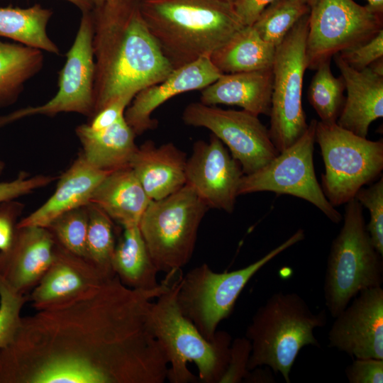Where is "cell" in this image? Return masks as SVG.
Wrapping results in <instances>:
<instances>
[{
	"label": "cell",
	"instance_id": "6da1fadb",
	"mask_svg": "<svg viewBox=\"0 0 383 383\" xmlns=\"http://www.w3.org/2000/svg\"><path fill=\"white\" fill-rule=\"evenodd\" d=\"M144 290L115 274L91 293L22 317L0 350V383H163L169 363L150 322L170 287Z\"/></svg>",
	"mask_w": 383,
	"mask_h": 383
},
{
	"label": "cell",
	"instance_id": "7a4b0ae2",
	"mask_svg": "<svg viewBox=\"0 0 383 383\" xmlns=\"http://www.w3.org/2000/svg\"><path fill=\"white\" fill-rule=\"evenodd\" d=\"M95 72L94 113L134 96L173 70L150 33L137 3L111 0L91 10Z\"/></svg>",
	"mask_w": 383,
	"mask_h": 383
},
{
	"label": "cell",
	"instance_id": "3957f363",
	"mask_svg": "<svg viewBox=\"0 0 383 383\" xmlns=\"http://www.w3.org/2000/svg\"><path fill=\"white\" fill-rule=\"evenodd\" d=\"M138 4L172 69L210 57L245 26L233 5L223 0H150Z\"/></svg>",
	"mask_w": 383,
	"mask_h": 383
},
{
	"label": "cell",
	"instance_id": "277c9868",
	"mask_svg": "<svg viewBox=\"0 0 383 383\" xmlns=\"http://www.w3.org/2000/svg\"><path fill=\"white\" fill-rule=\"evenodd\" d=\"M182 274L153 301L150 322L167 357V379L171 383H219L230 358L231 335L217 331L205 338L179 308L177 296Z\"/></svg>",
	"mask_w": 383,
	"mask_h": 383
},
{
	"label": "cell",
	"instance_id": "5b68a950",
	"mask_svg": "<svg viewBox=\"0 0 383 383\" xmlns=\"http://www.w3.org/2000/svg\"><path fill=\"white\" fill-rule=\"evenodd\" d=\"M326 321L325 309L313 313L296 293L272 294L257 309L246 329L245 337L251 343L248 370L267 366L290 383L291 370L301 350L306 345L321 348L313 331Z\"/></svg>",
	"mask_w": 383,
	"mask_h": 383
},
{
	"label": "cell",
	"instance_id": "8992f818",
	"mask_svg": "<svg viewBox=\"0 0 383 383\" xmlns=\"http://www.w3.org/2000/svg\"><path fill=\"white\" fill-rule=\"evenodd\" d=\"M343 226L333 239L323 282L325 305L335 318L362 290L381 287L383 260L366 228L362 205L345 204Z\"/></svg>",
	"mask_w": 383,
	"mask_h": 383
},
{
	"label": "cell",
	"instance_id": "52a82bcc",
	"mask_svg": "<svg viewBox=\"0 0 383 383\" xmlns=\"http://www.w3.org/2000/svg\"><path fill=\"white\" fill-rule=\"evenodd\" d=\"M303 229L297 230L282 243L248 266L224 272H213L201 264L181 276L177 296L183 315L203 336L212 340L219 323L233 312L241 292L251 278L279 254L303 240Z\"/></svg>",
	"mask_w": 383,
	"mask_h": 383
},
{
	"label": "cell",
	"instance_id": "ba28073f",
	"mask_svg": "<svg viewBox=\"0 0 383 383\" xmlns=\"http://www.w3.org/2000/svg\"><path fill=\"white\" fill-rule=\"evenodd\" d=\"M208 209L187 184L163 199L151 200L138 226L159 272H177L189 262Z\"/></svg>",
	"mask_w": 383,
	"mask_h": 383
},
{
	"label": "cell",
	"instance_id": "9c48e42d",
	"mask_svg": "<svg viewBox=\"0 0 383 383\" xmlns=\"http://www.w3.org/2000/svg\"><path fill=\"white\" fill-rule=\"evenodd\" d=\"M316 142L325 166L321 189L334 206L355 198L363 186L380 177L383 141H374L343 129L336 123L317 121Z\"/></svg>",
	"mask_w": 383,
	"mask_h": 383
},
{
	"label": "cell",
	"instance_id": "30bf717a",
	"mask_svg": "<svg viewBox=\"0 0 383 383\" xmlns=\"http://www.w3.org/2000/svg\"><path fill=\"white\" fill-rule=\"evenodd\" d=\"M309 16H304L275 49L269 131L279 152L296 142L309 125L302 106Z\"/></svg>",
	"mask_w": 383,
	"mask_h": 383
},
{
	"label": "cell",
	"instance_id": "8fae6325",
	"mask_svg": "<svg viewBox=\"0 0 383 383\" xmlns=\"http://www.w3.org/2000/svg\"><path fill=\"white\" fill-rule=\"evenodd\" d=\"M316 123V119L311 120L299 140L267 165L243 174L238 196L259 192L289 194L310 202L332 222L340 223L342 215L326 197L315 174L313 155Z\"/></svg>",
	"mask_w": 383,
	"mask_h": 383
},
{
	"label": "cell",
	"instance_id": "7c38bea8",
	"mask_svg": "<svg viewBox=\"0 0 383 383\" xmlns=\"http://www.w3.org/2000/svg\"><path fill=\"white\" fill-rule=\"evenodd\" d=\"M383 29L382 14L353 0H318L310 8L307 68L316 70L336 54L367 42Z\"/></svg>",
	"mask_w": 383,
	"mask_h": 383
},
{
	"label": "cell",
	"instance_id": "4fadbf2b",
	"mask_svg": "<svg viewBox=\"0 0 383 383\" xmlns=\"http://www.w3.org/2000/svg\"><path fill=\"white\" fill-rule=\"evenodd\" d=\"M82 13L76 36L59 72L55 95L42 105L28 106L0 116V128L34 115L54 116L60 113L73 112L92 117L95 72L92 18L91 11Z\"/></svg>",
	"mask_w": 383,
	"mask_h": 383
},
{
	"label": "cell",
	"instance_id": "5bb4252c",
	"mask_svg": "<svg viewBox=\"0 0 383 383\" xmlns=\"http://www.w3.org/2000/svg\"><path fill=\"white\" fill-rule=\"evenodd\" d=\"M182 120L188 126L209 130L240 162L244 174L258 170L279 153L269 129L257 116L246 111L192 102L184 109Z\"/></svg>",
	"mask_w": 383,
	"mask_h": 383
},
{
	"label": "cell",
	"instance_id": "9a60e30c",
	"mask_svg": "<svg viewBox=\"0 0 383 383\" xmlns=\"http://www.w3.org/2000/svg\"><path fill=\"white\" fill-rule=\"evenodd\" d=\"M243 174L240 162L212 133L208 142L194 143L187 160L186 184L193 188L209 209L231 213Z\"/></svg>",
	"mask_w": 383,
	"mask_h": 383
},
{
	"label": "cell",
	"instance_id": "2e32d148",
	"mask_svg": "<svg viewBox=\"0 0 383 383\" xmlns=\"http://www.w3.org/2000/svg\"><path fill=\"white\" fill-rule=\"evenodd\" d=\"M335 318L328 346L353 358L383 360V289L362 290Z\"/></svg>",
	"mask_w": 383,
	"mask_h": 383
},
{
	"label": "cell",
	"instance_id": "e0dca14e",
	"mask_svg": "<svg viewBox=\"0 0 383 383\" xmlns=\"http://www.w3.org/2000/svg\"><path fill=\"white\" fill-rule=\"evenodd\" d=\"M110 277L86 257L55 242L52 262L30 291L29 300L37 311L55 307L91 293Z\"/></svg>",
	"mask_w": 383,
	"mask_h": 383
},
{
	"label": "cell",
	"instance_id": "ac0fdd59",
	"mask_svg": "<svg viewBox=\"0 0 383 383\" xmlns=\"http://www.w3.org/2000/svg\"><path fill=\"white\" fill-rule=\"evenodd\" d=\"M221 74L210 57L173 69L162 81L137 93L126 109L124 118L136 135H142L157 126L152 114L162 104L184 92L201 90Z\"/></svg>",
	"mask_w": 383,
	"mask_h": 383
},
{
	"label": "cell",
	"instance_id": "d6986e66",
	"mask_svg": "<svg viewBox=\"0 0 383 383\" xmlns=\"http://www.w3.org/2000/svg\"><path fill=\"white\" fill-rule=\"evenodd\" d=\"M55 245L48 228L16 225L10 246L0 251V277L15 292L27 295L52 262Z\"/></svg>",
	"mask_w": 383,
	"mask_h": 383
},
{
	"label": "cell",
	"instance_id": "ffe728a7",
	"mask_svg": "<svg viewBox=\"0 0 383 383\" xmlns=\"http://www.w3.org/2000/svg\"><path fill=\"white\" fill-rule=\"evenodd\" d=\"M333 57L347 92L336 123L367 138L371 123L383 117V57L362 70L350 67L338 54Z\"/></svg>",
	"mask_w": 383,
	"mask_h": 383
},
{
	"label": "cell",
	"instance_id": "44dd1931",
	"mask_svg": "<svg viewBox=\"0 0 383 383\" xmlns=\"http://www.w3.org/2000/svg\"><path fill=\"white\" fill-rule=\"evenodd\" d=\"M187 155L172 143L138 146L129 167L151 200L163 199L186 184Z\"/></svg>",
	"mask_w": 383,
	"mask_h": 383
},
{
	"label": "cell",
	"instance_id": "7402d4cb",
	"mask_svg": "<svg viewBox=\"0 0 383 383\" xmlns=\"http://www.w3.org/2000/svg\"><path fill=\"white\" fill-rule=\"evenodd\" d=\"M110 172L93 167L80 153L60 177L53 194L41 206L18 222L17 226L46 228L60 215L87 206L97 186Z\"/></svg>",
	"mask_w": 383,
	"mask_h": 383
},
{
	"label": "cell",
	"instance_id": "603a6c76",
	"mask_svg": "<svg viewBox=\"0 0 383 383\" xmlns=\"http://www.w3.org/2000/svg\"><path fill=\"white\" fill-rule=\"evenodd\" d=\"M272 82V68L223 74L200 90V102L209 106H237L257 116H270Z\"/></svg>",
	"mask_w": 383,
	"mask_h": 383
},
{
	"label": "cell",
	"instance_id": "cb8c5ba5",
	"mask_svg": "<svg viewBox=\"0 0 383 383\" xmlns=\"http://www.w3.org/2000/svg\"><path fill=\"white\" fill-rule=\"evenodd\" d=\"M150 201L130 167L109 173L90 199L121 227L138 225Z\"/></svg>",
	"mask_w": 383,
	"mask_h": 383
},
{
	"label": "cell",
	"instance_id": "d4e9b609",
	"mask_svg": "<svg viewBox=\"0 0 383 383\" xmlns=\"http://www.w3.org/2000/svg\"><path fill=\"white\" fill-rule=\"evenodd\" d=\"M84 159L93 167L108 172L129 167L137 149L135 133L124 116L112 126L94 131L87 123L76 128Z\"/></svg>",
	"mask_w": 383,
	"mask_h": 383
},
{
	"label": "cell",
	"instance_id": "484cf974",
	"mask_svg": "<svg viewBox=\"0 0 383 383\" xmlns=\"http://www.w3.org/2000/svg\"><path fill=\"white\" fill-rule=\"evenodd\" d=\"M116 243L112 267L114 273L126 286L137 289L157 288L159 272L155 265L138 225L122 227Z\"/></svg>",
	"mask_w": 383,
	"mask_h": 383
},
{
	"label": "cell",
	"instance_id": "4316f807",
	"mask_svg": "<svg viewBox=\"0 0 383 383\" xmlns=\"http://www.w3.org/2000/svg\"><path fill=\"white\" fill-rule=\"evenodd\" d=\"M276 48L263 40L252 26H243L210 56L222 74L272 67Z\"/></svg>",
	"mask_w": 383,
	"mask_h": 383
},
{
	"label": "cell",
	"instance_id": "83f0119b",
	"mask_svg": "<svg viewBox=\"0 0 383 383\" xmlns=\"http://www.w3.org/2000/svg\"><path fill=\"white\" fill-rule=\"evenodd\" d=\"M52 15L50 9L35 4L28 8L0 7V37L18 43L60 55V50L47 33Z\"/></svg>",
	"mask_w": 383,
	"mask_h": 383
},
{
	"label": "cell",
	"instance_id": "f1b7e54d",
	"mask_svg": "<svg viewBox=\"0 0 383 383\" xmlns=\"http://www.w3.org/2000/svg\"><path fill=\"white\" fill-rule=\"evenodd\" d=\"M43 65L42 50L0 39V107L14 103Z\"/></svg>",
	"mask_w": 383,
	"mask_h": 383
},
{
	"label": "cell",
	"instance_id": "f546056e",
	"mask_svg": "<svg viewBox=\"0 0 383 383\" xmlns=\"http://www.w3.org/2000/svg\"><path fill=\"white\" fill-rule=\"evenodd\" d=\"M315 70L308 90L309 101L321 122L336 123L345 101L344 79L333 75L331 60L321 62Z\"/></svg>",
	"mask_w": 383,
	"mask_h": 383
},
{
	"label": "cell",
	"instance_id": "4dcf8cb0",
	"mask_svg": "<svg viewBox=\"0 0 383 383\" xmlns=\"http://www.w3.org/2000/svg\"><path fill=\"white\" fill-rule=\"evenodd\" d=\"M88 230L85 257L108 277H113L112 259L116 245L113 221L94 204H87Z\"/></svg>",
	"mask_w": 383,
	"mask_h": 383
},
{
	"label": "cell",
	"instance_id": "1f68e13d",
	"mask_svg": "<svg viewBox=\"0 0 383 383\" xmlns=\"http://www.w3.org/2000/svg\"><path fill=\"white\" fill-rule=\"evenodd\" d=\"M309 12L310 6L303 0H275L262 10L252 26L263 40L276 48Z\"/></svg>",
	"mask_w": 383,
	"mask_h": 383
},
{
	"label": "cell",
	"instance_id": "d6a6232c",
	"mask_svg": "<svg viewBox=\"0 0 383 383\" xmlns=\"http://www.w3.org/2000/svg\"><path fill=\"white\" fill-rule=\"evenodd\" d=\"M88 223L87 205L60 215L46 228L56 243L69 251L85 257Z\"/></svg>",
	"mask_w": 383,
	"mask_h": 383
},
{
	"label": "cell",
	"instance_id": "836d02e7",
	"mask_svg": "<svg viewBox=\"0 0 383 383\" xmlns=\"http://www.w3.org/2000/svg\"><path fill=\"white\" fill-rule=\"evenodd\" d=\"M29 296L19 294L0 277V350L14 338L21 323V310Z\"/></svg>",
	"mask_w": 383,
	"mask_h": 383
},
{
	"label": "cell",
	"instance_id": "e575fe53",
	"mask_svg": "<svg viewBox=\"0 0 383 383\" xmlns=\"http://www.w3.org/2000/svg\"><path fill=\"white\" fill-rule=\"evenodd\" d=\"M355 198L370 211L367 231L377 250L383 255V177L369 187H362Z\"/></svg>",
	"mask_w": 383,
	"mask_h": 383
},
{
	"label": "cell",
	"instance_id": "d590c367",
	"mask_svg": "<svg viewBox=\"0 0 383 383\" xmlns=\"http://www.w3.org/2000/svg\"><path fill=\"white\" fill-rule=\"evenodd\" d=\"M350 67L362 70L383 57V29L360 45L338 53Z\"/></svg>",
	"mask_w": 383,
	"mask_h": 383
},
{
	"label": "cell",
	"instance_id": "8d00e7d4",
	"mask_svg": "<svg viewBox=\"0 0 383 383\" xmlns=\"http://www.w3.org/2000/svg\"><path fill=\"white\" fill-rule=\"evenodd\" d=\"M251 353L250 341L245 336L231 342L230 358L227 368L219 383H239L244 382L250 372L248 364Z\"/></svg>",
	"mask_w": 383,
	"mask_h": 383
},
{
	"label": "cell",
	"instance_id": "74e56055",
	"mask_svg": "<svg viewBox=\"0 0 383 383\" xmlns=\"http://www.w3.org/2000/svg\"><path fill=\"white\" fill-rule=\"evenodd\" d=\"M55 177L38 174L30 176L21 172L17 177L9 182H0V203L11 201L33 191L50 184Z\"/></svg>",
	"mask_w": 383,
	"mask_h": 383
},
{
	"label": "cell",
	"instance_id": "f35d334b",
	"mask_svg": "<svg viewBox=\"0 0 383 383\" xmlns=\"http://www.w3.org/2000/svg\"><path fill=\"white\" fill-rule=\"evenodd\" d=\"M345 372L350 383H382L383 360L353 358Z\"/></svg>",
	"mask_w": 383,
	"mask_h": 383
},
{
	"label": "cell",
	"instance_id": "ab89813d",
	"mask_svg": "<svg viewBox=\"0 0 383 383\" xmlns=\"http://www.w3.org/2000/svg\"><path fill=\"white\" fill-rule=\"evenodd\" d=\"M23 208V204L13 200L0 203V251L10 246Z\"/></svg>",
	"mask_w": 383,
	"mask_h": 383
},
{
	"label": "cell",
	"instance_id": "60d3db41",
	"mask_svg": "<svg viewBox=\"0 0 383 383\" xmlns=\"http://www.w3.org/2000/svg\"><path fill=\"white\" fill-rule=\"evenodd\" d=\"M133 99L123 96L111 102L90 118L88 126L94 131H99L112 126L124 116L125 111Z\"/></svg>",
	"mask_w": 383,
	"mask_h": 383
},
{
	"label": "cell",
	"instance_id": "b9f144b4",
	"mask_svg": "<svg viewBox=\"0 0 383 383\" xmlns=\"http://www.w3.org/2000/svg\"><path fill=\"white\" fill-rule=\"evenodd\" d=\"M275 0H237L233 8L243 26H252L262 10Z\"/></svg>",
	"mask_w": 383,
	"mask_h": 383
},
{
	"label": "cell",
	"instance_id": "7bdbcfd3",
	"mask_svg": "<svg viewBox=\"0 0 383 383\" xmlns=\"http://www.w3.org/2000/svg\"><path fill=\"white\" fill-rule=\"evenodd\" d=\"M271 370H261L256 367L250 370L249 374L245 379V382H274V379Z\"/></svg>",
	"mask_w": 383,
	"mask_h": 383
},
{
	"label": "cell",
	"instance_id": "ee69618b",
	"mask_svg": "<svg viewBox=\"0 0 383 383\" xmlns=\"http://www.w3.org/2000/svg\"><path fill=\"white\" fill-rule=\"evenodd\" d=\"M77 6L82 12L91 11L93 5L90 0H65Z\"/></svg>",
	"mask_w": 383,
	"mask_h": 383
},
{
	"label": "cell",
	"instance_id": "f6af8a7d",
	"mask_svg": "<svg viewBox=\"0 0 383 383\" xmlns=\"http://www.w3.org/2000/svg\"><path fill=\"white\" fill-rule=\"evenodd\" d=\"M367 6L372 11L382 14L383 13V0H366Z\"/></svg>",
	"mask_w": 383,
	"mask_h": 383
},
{
	"label": "cell",
	"instance_id": "bcb514c9",
	"mask_svg": "<svg viewBox=\"0 0 383 383\" xmlns=\"http://www.w3.org/2000/svg\"><path fill=\"white\" fill-rule=\"evenodd\" d=\"M111 0H90L91 3L94 6L101 5L107 1H109Z\"/></svg>",
	"mask_w": 383,
	"mask_h": 383
},
{
	"label": "cell",
	"instance_id": "7dc6e473",
	"mask_svg": "<svg viewBox=\"0 0 383 383\" xmlns=\"http://www.w3.org/2000/svg\"><path fill=\"white\" fill-rule=\"evenodd\" d=\"M303 1L306 2L311 8L317 2L318 0H303Z\"/></svg>",
	"mask_w": 383,
	"mask_h": 383
},
{
	"label": "cell",
	"instance_id": "c3c4849f",
	"mask_svg": "<svg viewBox=\"0 0 383 383\" xmlns=\"http://www.w3.org/2000/svg\"><path fill=\"white\" fill-rule=\"evenodd\" d=\"M4 169V163L1 160H0V174L2 173Z\"/></svg>",
	"mask_w": 383,
	"mask_h": 383
},
{
	"label": "cell",
	"instance_id": "681fc988",
	"mask_svg": "<svg viewBox=\"0 0 383 383\" xmlns=\"http://www.w3.org/2000/svg\"><path fill=\"white\" fill-rule=\"evenodd\" d=\"M223 1H226V2L233 5L236 2L237 0H223Z\"/></svg>",
	"mask_w": 383,
	"mask_h": 383
},
{
	"label": "cell",
	"instance_id": "f907efd6",
	"mask_svg": "<svg viewBox=\"0 0 383 383\" xmlns=\"http://www.w3.org/2000/svg\"><path fill=\"white\" fill-rule=\"evenodd\" d=\"M129 1L137 3V4H139L140 2L145 1H150V0H129Z\"/></svg>",
	"mask_w": 383,
	"mask_h": 383
}]
</instances>
